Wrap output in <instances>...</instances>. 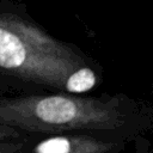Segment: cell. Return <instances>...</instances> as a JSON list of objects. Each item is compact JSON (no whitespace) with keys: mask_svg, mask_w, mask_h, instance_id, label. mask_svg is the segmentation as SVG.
I'll return each mask as SVG.
<instances>
[{"mask_svg":"<svg viewBox=\"0 0 153 153\" xmlns=\"http://www.w3.org/2000/svg\"><path fill=\"white\" fill-rule=\"evenodd\" d=\"M102 81L94 59L50 35L13 0H0V94H86Z\"/></svg>","mask_w":153,"mask_h":153,"instance_id":"obj_1","label":"cell"},{"mask_svg":"<svg viewBox=\"0 0 153 153\" xmlns=\"http://www.w3.org/2000/svg\"><path fill=\"white\" fill-rule=\"evenodd\" d=\"M130 121L129 104L120 94H0V124L25 135L71 131L123 135Z\"/></svg>","mask_w":153,"mask_h":153,"instance_id":"obj_2","label":"cell"},{"mask_svg":"<svg viewBox=\"0 0 153 153\" xmlns=\"http://www.w3.org/2000/svg\"><path fill=\"white\" fill-rule=\"evenodd\" d=\"M124 143L123 135L91 131L30 135L23 153H117Z\"/></svg>","mask_w":153,"mask_h":153,"instance_id":"obj_3","label":"cell"},{"mask_svg":"<svg viewBox=\"0 0 153 153\" xmlns=\"http://www.w3.org/2000/svg\"><path fill=\"white\" fill-rule=\"evenodd\" d=\"M29 137L30 136H27L26 139L0 142V153H23Z\"/></svg>","mask_w":153,"mask_h":153,"instance_id":"obj_4","label":"cell"},{"mask_svg":"<svg viewBox=\"0 0 153 153\" xmlns=\"http://www.w3.org/2000/svg\"><path fill=\"white\" fill-rule=\"evenodd\" d=\"M30 135H25L16 129L8 128L6 126L0 124V142L5 141H13V140H20V139H26Z\"/></svg>","mask_w":153,"mask_h":153,"instance_id":"obj_5","label":"cell"},{"mask_svg":"<svg viewBox=\"0 0 153 153\" xmlns=\"http://www.w3.org/2000/svg\"><path fill=\"white\" fill-rule=\"evenodd\" d=\"M117 153H121V152H117Z\"/></svg>","mask_w":153,"mask_h":153,"instance_id":"obj_6","label":"cell"}]
</instances>
